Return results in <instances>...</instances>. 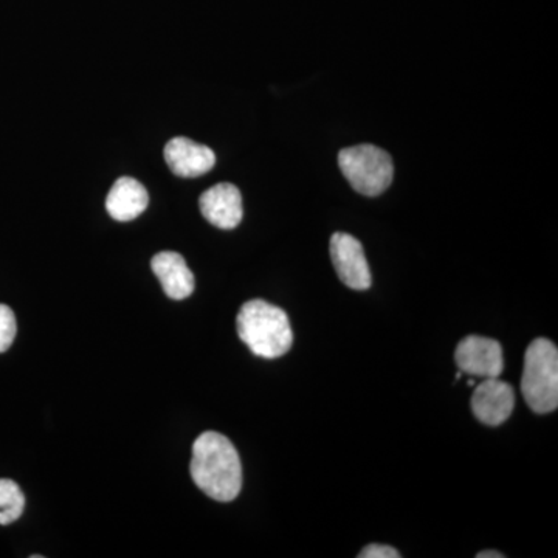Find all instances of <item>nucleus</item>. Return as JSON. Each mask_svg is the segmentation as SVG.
Listing matches in <instances>:
<instances>
[{
    "mask_svg": "<svg viewBox=\"0 0 558 558\" xmlns=\"http://www.w3.org/2000/svg\"><path fill=\"white\" fill-rule=\"evenodd\" d=\"M191 476L209 498L230 502L240 495L242 465L240 453L226 436L205 432L196 439L191 459Z\"/></svg>",
    "mask_w": 558,
    "mask_h": 558,
    "instance_id": "obj_1",
    "label": "nucleus"
},
{
    "mask_svg": "<svg viewBox=\"0 0 558 558\" xmlns=\"http://www.w3.org/2000/svg\"><path fill=\"white\" fill-rule=\"evenodd\" d=\"M236 325L238 336L258 357H282L292 348L288 314L267 301H247L238 314Z\"/></svg>",
    "mask_w": 558,
    "mask_h": 558,
    "instance_id": "obj_2",
    "label": "nucleus"
},
{
    "mask_svg": "<svg viewBox=\"0 0 558 558\" xmlns=\"http://www.w3.org/2000/svg\"><path fill=\"white\" fill-rule=\"evenodd\" d=\"M521 392L529 409L548 414L558 407V349L550 340L532 341L524 354Z\"/></svg>",
    "mask_w": 558,
    "mask_h": 558,
    "instance_id": "obj_3",
    "label": "nucleus"
},
{
    "mask_svg": "<svg viewBox=\"0 0 558 558\" xmlns=\"http://www.w3.org/2000/svg\"><path fill=\"white\" fill-rule=\"evenodd\" d=\"M339 167L352 189L368 197L385 193L395 175L391 156L387 150L374 145H357L341 149Z\"/></svg>",
    "mask_w": 558,
    "mask_h": 558,
    "instance_id": "obj_4",
    "label": "nucleus"
},
{
    "mask_svg": "<svg viewBox=\"0 0 558 558\" xmlns=\"http://www.w3.org/2000/svg\"><path fill=\"white\" fill-rule=\"evenodd\" d=\"M454 360L461 373L483 379H494L505 371L501 344L486 337L470 336L459 341Z\"/></svg>",
    "mask_w": 558,
    "mask_h": 558,
    "instance_id": "obj_5",
    "label": "nucleus"
},
{
    "mask_svg": "<svg viewBox=\"0 0 558 558\" xmlns=\"http://www.w3.org/2000/svg\"><path fill=\"white\" fill-rule=\"evenodd\" d=\"M330 258L340 281L349 289L366 290L371 288V271L365 252L359 240L348 233L333 234L330 238Z\"/></svg>",
    "mask_w": 558,
    "mask_h": 558,
    "instance_id": "obj_6",
    "label": "nucleus"
},
{
    "mask_svg": "<svg viewBox=\"0 0 558 558\" xmlns=\"http://www.w3.org/2000/svg\"><path fill=\"white\" fill-rule=\"evenodd\" d=\"M515 409V392L508 381L484 379L476 387L472 398V410L484 425L498 427L508 421Z\"/></svg>",
    "mask_w": 558,
    "mask_h": 558,
    "instance_id": "obj_7",
    "label": "nucleus"
},
{
    "mask_svg": "<svg viewBox=\"0 0 558 558\" xmlns=\"http://www.w3.org/2000/svg\"><path fill=\"white\" fill-rule=\"evenodd\" d=\"M199 207L202 216L220 230L236 229L244 216L241 191L233 183H218L205 191Z\"/></svg>",
    "mask_w": 558,
    "mask_h": 558,
    "instance_id": "obj_8",
    "label": "nucleus"
},
{
    "mask_svg": "<svg viewBox=\"0 0 558 558\" xmlns=\"http://www.w3.org/2000/svg\"><path fill=\"white\" fill-rule=\"evenodd\" d=\"M163 156L170 170L179 178H201L216 165V156L211 148L186 137L170 140L165 146Z\"/></svg>",
    "mask_w": 558,
    "mask_h": 558,
    "instance_id": "obj_9",
    "label": "nucleus"
},
{
    "mask_svg": "<svg viewBox=\"0 0 558 558\" xmlns=\"http://www.w3.org/2000/svg\"><path fill=\"white\" fill-rule=\"evenodd\" d=\"M150 269L159 278L161 288L171 300H185L194 292L193 271L180 253L160 252L150 260Z\"/></svg>",
    "mask_w": 558,
    "mask_h": 558,
    "instance_id": "obj_10",
    "label": "nucleus"
},
{
    "mask_svg": "<svg viewBox=\"0 0 558 558\" xmlns=\"http://www.w3.org/2000/svg\"><path fill=\"white\" fill-rule=\"evenodd\" d=\"M149 205V194L138 180L120 178L113 183L106 199L110 218L119 222L137 219Z\"/></svg>",
    "mask_w": 558,
    "mask_h": 558,
    "instance_id": "obj_11",
    "label": "nucleus"
},
{
    "mask_svg": "<svg viewBox=\"0 0 558 558\" xmlns=\"http://www.w3.org/2000/svg\"><path fill=\"white\" fill-rule=\"evenodd\" d=\"M25 509V497L14 481L0 480V524L9 526L21 519Z\"/></svg>",
    "mask_w": 558,
    "mask_h": 558,
    "instance_id": "obj_12",
    "label": "nucleus"
},
{
    "mask_svg": "<svg viewBox=\"0 0 558 558\" xmlns=\"http://www.w3.org/2000/svg\"><path fill=\"white\" fill-rule=\"evenodd\" d=\"M17 325L14 312L7 304H0V354L9 351L16 339Z\"/></svg>",
    "mask_w": 558,
    "mask_h": 558,
    "instance_id": "obj_13",
    "label": "nucleus"
},
{
    "mask_svg": "<svg viewBox=\"0 0 558 558\" xmlns=\"http://www.w3.org/2000/svg\"><path fill=\"white\" fill-rule=\"evenodd\" d=\"M400 554L391 546L387 545H374L366 546L362 553L359 554V558H399Z\"/></svg>",
    "mask_w": 558,
    "mask_h": 558,
    "instance_id": "obj_14",
    "label": "nucleus"
},
{
    "mask_svg": "<svg viewBox=\"0 0 558 558\" xmlns=\"http://www.w3.org/2000/svg\"><path fill=\"white\" fill-rule=\"evenodd\" d=\"M505 554L497 553V550H484V553L476 554V558H505Z\"/></svg>",
    "mask_w": 558,
    "mask_h": 558,
    "instance_id": "obj_15",
    "label": "nucleus"
},
{
    "mask_svg": "<svg viewBox=\"0 0 558 558\" xmlns=\"http://www.w3.org/2000/svg\"><path fill=\"white\" fill-rule=\"evenodd\" d=\"M470 387H475V380H469Z\"/></svg>",
    "mask_w": 558,
    "mask_h": 558,
    "instance_id": "obj_16",
    "label": "nucleus"
}]
</instances>
